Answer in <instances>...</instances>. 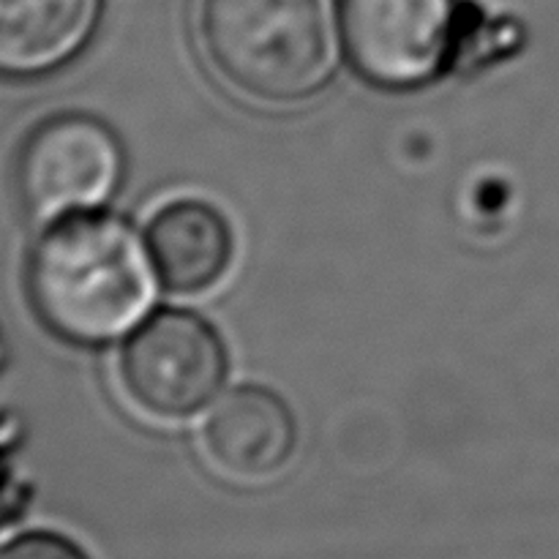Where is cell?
Here are the masks:
<instances>
[{"label":"cell","instance_id":"1","mask_svg":"<svg viewBox=\"0 0 559 559\" xmlns=\"http://www.w3.org/2000/svg\"><path fill=\"white\" fill-rule=\"evenodd\" d=\"M158 282L147 240L102 211L49 224L27 260V295L38 320L82 347L134 333L156 304Z\"/></svg>","mask_w":559,"mask_h":559},{"label":"cell","instance_id":"2","mask_svg":"<svg viewBox=\"0 0 559 559\" xmlns=\"http://www.w3.org/2000/svg\"><path fill=\"white\" fill-rule=\"evenodd\" d=\"M202 41L235 91L265 104H298L336 76L342 14L333 0H205Z\"/></svg>","mask_w":559,"mask_h":559},{"label":"cell","instance_id":"3","mask_svg":"<svg viewBox=\"0 0 559 559\" xmlns=\"http://www.w3.org/2000/svg\"><path fill=\"white\" fill-rule=\"evenodd\" d=\"M126 153L104 120L63 112L41 120L22 140L14 189L31 218H60L102 211L123 183Z\"/></svg>","mask_w":559,"mask_h":559},{"label":"cell","instance_id":"4","mask_svg":"<svg viewBox=\"0 0 559 559\" xmlns=\"http://www.w3.org/2000/svg\"><path fill=\"white\" fill-rule=\"evenodd\" d=\"M344 52L385 91L429 85L456 55V0H342Z\"/></svg>","mask_w":559,"mask_h":559},{"label":"cell","instance_id":"5","mask_svg":"<svg viewBox=\"0 0 559 559\" xmlns=\"http://www.w3.org/2000/svg\"><path fill=\"white\" fill-rule=\"evenodd\" d=\"M120 371L134 402L147 413L183 418L218 396L227 377V349L202 317L158 311L129 336Z\"/></svg>","mask_w":559,"mask_h":559},{"label":"cell","instance_id":"6","mask_svg":"<svg viewBox=\"0 0 559 559\" xmlns=\"http://www.w3.org/2000/svg\"><path fill=\"white\" fill-rule=\"evenodd\" d=\"M202 437L222 473L238 480H267L293 459L298 426L276 393L243 385L213 399Z\"/></svg>","mask_w":559,"mask_h":559},{"label":"cell","instance_id":"7","mask_svg":"<svg viewBox=\"0 0 559 559\" xmlns=\"http://www.w3.org/2000/svg\"><path fill=\"white\" fill-rule=\"evenodd\" d=\"M98 22V0H0V76L36 80L76 58Z\"/></svg>","mask_w":559,"mask_h":559},{"label":"cell","instance_id":"8","mask_svg":"<svg viewBox=\"0 0 559 559\" xmlns=\"http://www.w3.org/2000/svg\"><path fill=\"white\" fill-rule=\"evenodd\" d=\"M147 246L164 287L202 293L224 276L233 260L227 218L202 200H175L147 224Z\"/></svg>","mask_w":559,"mask_h":559},{"label":"cell","instance_id":"9","mask_svg":"<svg viewBox=\"0 0 559 559\" xmlns=\"http://www.w3.org/2000/svg\"><path fill=\"white\" fill-rule=\"evenodd\" d=\"M0 559H87V557L82 555L74 544L60 538V535L33 533L5 544L3 549H0Z\"/></svg>","mask_w":559,"mask_h":559}]
</instances>
